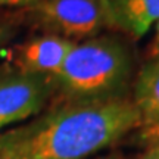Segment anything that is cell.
I'll list each match as a JSON object with an SVG mask.
<instances>
[{
	"instance_id": "6da1fadb",
	"label": "cell",
	"mask_w": 159,
	"mask_h": 159,
	"mask_svg": "<svg viewBox=\"0 0 159 159\" xmlns=\"http://www.w3.org/2000/svg\"><path fill=\"white\" fill-rule=\"evenodd\" d=\"M133 100L65 102L0 133V159H84L140 127Z\"/></svg>"
},
{
	"instance_id": "7a4b0ae2",
	"label": "cell",
	"mask_w": 159,
	"mask_h": 159,
	"mask_svg": "<svg viewBox=\"0 0 159 159\" xmlns=\"http://www.w3.org/2000/svg\"><path fill=\"white\" fill-rule=\"evenodd\" d=\"M131 71L127 46L114 37L97 35L75 43L52 78L66 102L112 100L125 97Z\"/></svg>"
},
{
	"instance_id": "3957f363",
	"label": "cell",
	"mask_w": 159,
	"mask_h": 159,
	"mask_svg": "<svg viewBox=\"0 0 159 159\" xmlns=\"http://www.w3.org/2000/svg\"><path fill=\"white\" fill-rule=\"evenodd\" d=\"M24 18L44 31L77 41L112 28L106 0H34L24 6Z\"/></svg>"
},
{
	"instance_id": "277c9868",
	"label": "cell",
	"mask_w": 159,
	"mask_h": 159,
	"mask_svg": "<svg viewBox=\"0 0 159 159\" xmlns=\"http://www.w3.org/2000/svg\"><path fill=\"white\" fill-rule=\"evenodd\" d=\"M53 91L52 77L16 68L0 71V133L40 114Z\"/></svg>"
},
{
	"instance_id": "5b68a950",
	"label": "cell",
	"mask_w": 159,
	"mask_h": 159,
	"mask_svg": "<svg viewBox=\"0 0 159 159\" xmlns=\"http://www.w3.org/2000/svg\"><path fill=\"white\" fill-rule=\"evenodd\" d=\"M74 44L71 40L52 34L30 39L13 50L15 68L28 74L53 77L62 66Z\"/></svg>"
},
{
	"instance_id": "8992f818",
	"label": "cell",
	"mask_w": 159,
	"mask_h": 159,
	"mask_svg": "<svg viewBox=\"0 0 159 159\" xmlns=\"http://www.w3.org/2000/svg\"><path fill=\"white\" fill-rule=\"evenodd\" d=\"M140 127L148 139L159 140V55L142 68L134 87V100Z\"/></svg>"
},
{
	"instance_id": "52a82bcc",
	"label": "cell",
	"mask_w": 159,
	"mask_h": 159,
	"mask_svg": "<svg viewBox=\"0 0 159 159\" xmlns=\"http://www.w3.org/2000/svg\"><path fill=\"white\" fill-rule=\"evenodd\" d=\"M112 28L140 39L159 21V0H106Z\"/></svg>"
},
{
	"instance_id": "ba28073f",
	"label": "cell",
	"mask_w": 159,
	"mask_h": 159,
	"mask_svg": "<svg viewBox=\"0 0 159 159\" xmlns=\"http://www.w3.org/2000/svg\"><path fill=\"white\" fill-rule=\"evenodd\" d=\"M31 2H34V0H0V6H24L30 5Z\"/></svg>"
},
{
	"instance_id": "9c48e42d",
	"label": "cell",
	"mask_w": 159,
	"mask_h": 159,
	"mask_svg": "<svg viewBox=\"0 0 159 159\" xmlns=\"http://www.w3.org/2000/svg\"><path fill=\"white\" fill-rule=\"evenodd\" d=\"M140 159H159V143L155 144L152 149H149Z\"/></svg>"
},
{
	"instance_id": "30bf717a",
	"label": "cell",
	"mask_w": 159,
	"mask_h": 159,
	"mask_svg": "<svg viewBox=\"0 0 159 159\" xmlns=\"http://www.w3.org/2000/svg\"><path fill=\"white\" fill-rule=\"evenodd\" d=\"M11 35V28L6 25V24L0 22V46L5 43L6 40H7V37Z\"/></svg>"
},
{
	"instance_id": "8fae6325",
	"label": "cell",
	"mask_w": 159,
	"mask_h": 159,
	"mask_svg": "<svg viewBox=\"0 0 159 159\" xmlns=\"http://www.w3.org/2000/svg\"><path fill=\"white\" fill-rule=\"evenodd\" d=\"M155 47H156V55H159V21L156 22V39H155Z\"/></svg>"
},
{
	"instance_id": "7c38bea8",
	"label": "cell",
	"mask_w": 159,
	"mask_h": 159,
	"mask_svg": "<svg viewBox=\"0 0 159 159\" xmlns=\"http://www.w3.org/2000/svg\"><path fill=\"white\" fill-rule=\"evenodd\" d=\"M108 159H114V158H108Z\"/></svg>"
}]
</instances>
